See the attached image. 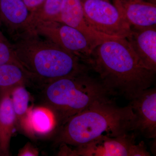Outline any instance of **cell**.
I'll return each mask as SVG.
<instances>
[{
	"instance_id": "1",
	"label": "cell",
	"mask_w": 156,
	"mask_h": 156,
	"mask_svg": "<svg viewBox=\"0 0 156 156\" xmlns=\"http://www.w3.org/2000/svg\"><path fill=\"white\" fill-rule=\"evenodd\" d=\"M89 66L98 74L109 95L129 101L151 88L155 79L156 72L144 65L125 38H112L98 45Z\"/></svg>"
},
{
	"instance_id": "2",
	"label": "cell",
	"mask_w": 156,
	"mask_h": 156,
	"mask_svg": "<svg viewBox=\"0 0 156 156\" xmlns=\"http://www.w3.org/2000/svg\"><path fill=\"white\" fill-rule=\"evenodd\" d=\"M14 37L16 57L33 82L44 85L88 73L89 66L77 56L34 32Z\"/></svg>"
},
{
	"instance_id": "3",
	"label": "cell",
	"mask_w": 156,
	"mask_h": 156,
	"mask_svg": "<svg viewBox=\"0 0 156 156\" xmlns=\"http://www.w3.org/2000/svg\"><path fill=\"white\" fill-rule=\"evenodd\" d=\"M135 116L130 104L119 107L110 99L98 101L71 117L56 131L59 146L74 147L102 135L123 136L134 132Z\"/></svg>"
},
{
	"instance_id": "4",
	"label": "cell",
	"mask_w": 156,
	"mask_h": 156,
	"mask_svg": "<svg viewBox=\"0 0 156 156\" xmlns=\"http://www.w3.org/2000/svg\"><path fill=\"white\" fill-rule=\"evenodd\" d=\"M43 107L53 113L57 129L69 119L98 101L109 99L98 80L88 73L57 79L43 86Z\"/></svg>"
},
{
	"instance_id": "5",
	"label": "cell",
	"mask_w": 156,
	"mask_h": 156,
	"mask_svg": "<svg viewBox=\"0 0 156 156\" xmlns=\"http://www.w3.org/2000/svg\"><path fill=\"white\" fill-rule=\"evenodd\" d=\"M136 134L118 136L102 135L85 144L71 148L59 146L58 155L71 156H149L144 143L136 144Z\"/></svg>"
},
{
	"instance_id": "6",
	"label": "cell",
	"mask_w": 156,
	"mask_h": 156,
	"mask_svg": "<svg viewBox=\"0 0 156 156\" xmlns=\"http://www.w3.org/2000/svg\"><path fill=\"white\" fill-rule=\"evenodd\" d=\"M29 31L49 39L89 66L94 43L78 30L61 22L39 21Z\"/></svg>"
},
{
	"instance_id": "7",
	"label": "cell",
	"mask_w": 156,
	"mask_h": 156,
	"mask_svg": "<svg viewBox=\"0 0 156 156\" xmlns=\"http://www.w3.org/2000/svg\"><path fill=\"white\" fill-rule=\"evenodd\" d=\"M82 1L85 18L93 30L110 37L127 38L130 35L131 26L116 5L107 0Z\"/></svg>"
},
{
	"instance_id": "8",
	"label": "cell",
	"mask_w": 156,
	"mask_h": 156,
	"mask_svg": "<svg viewBox=\"0 0 156 156\" xmlns=\"http://www.w3.org/2000/svg\"><path fill=\"white\" fill-rule=\"evenodd\" d=\"M129 104L135 116L134 132L147 139L156 138V88L145 89Z\"/></svg>"
},
{
	"instance_id": "9",
	"label": "cell",
	"mask_w": 156,
	"mask_h": 156,
	"mask_svg": "<svg viewBox=\"0 0 156 156\" xmlns=\"http://www.w3.org/2000/svg\"><path fill=\"white\" fill-rule=\"evenodd\" d=\"M60 22L78 30L96 46L108 39L116 37L99 33L89 25L84 15L82 0H63Z\"/></svg>"
},
{
	"instance_id": "10",
	"label": "cell",
	"mask_w": 156,
	"mask_h": 156,
	"mask_svg": "<svg viewBox=\"0 0 156 156\" xmlns=\"http://www.w3.org/2000/svg\"><path fill=\"white\" fill-rule=\"evenodd\" d=\"M115 5L122 11L131 27H156L155 4L144 0H115Z\"/></svg>"
},
{
	"instance_id": "11",
	"label": "cell",
	"mask_w": 156,
	"mask_h": 156,
	"mask_svg": "<svg viewBox=\"0 0 156 156\" xmlns=\"http://www.w3.org/2000/svg\"><path fill=\"white\" fill-rule=\"evenodd\" d=\"M131 28V34L126 39L144 65L156 72L155 27Z\"/></svg>"
},
{
	"instance_id": "12",
	"label": "cell",
	"mask_w": 156,
	"mask_h": 156,
	"mask_svg": "<svg viewBox=\"0 0 156 156\" xmlns=\"http://www.w3.org/2000/svg\"><path fill=\"white\" fill-rule=\"evenodd\" d=\"M30 15L23 0H0L1 22L14 37L29 30Z\"/></svg>"
},
{
	"instance_id": "13",
	"label": "cell",
	"mask_w": 156,
	"mask_h": 156,
	"mask_svg": "<svg viewBox=\"0 0 156 156\" xmlns=\"http://www.w3.org/2000/svg\"><path fill=\"white\" fill-rule=\"evenodd\" d=\"M12 89L0 91V156L10 155V142L16 127L11 98Z\"/></svg>"
},
{
	"instance_id": "14",
	"label": "cell",
	"mask_w": 156,
	"mask_h": 156,
	"mask_svg": "<svg viewBox=\"0 0 156 156\" xmlns=\"http://www.w3.org/2000/svg\"><path fill=\"white\" fill-rule=\"evenodd\" d=\"M11 98L16 127L26 136L34 139L36 135L31 124L30 113L32 107L29 106V93L25 87L17 86L11 90Z\"/></svg>"
},
{
	"instance_id": "15",
	"label": "cell",
	"mask_w": 156,
	"mask_h": 156,
	"mask_svg": "<svg viewBox=\"0 0 156 156\" xmlns=\"http://www.w3.org/2000/svg\"><path fill=\"white\" fill-rule=\"evenodd\" d=\"M31 82L30 76L21 66L13 63L0 65V91L17 86L29 87Z\"/></svg>"
},
{
	"instance_id": "16",
	"label": "cell",
	"mask_w": 156,
	"mask_h": 156,
	"mask_svg": "<svg viewBox=\"0 0 156 156\" xmlns=\"http://www.w3.org/2000/svg\"><path fill=\"white\" fill-rule=\"evenodd\" d=\"M30 122L35 135H46L53 130H57V124L54 115L51 111L44 107L32 108Z\"/></svg>"
},
{
	"instance_id": "17",
	"label": "cell",
	"mask_w": 156,
	"mask_h": 156,
	"mask_svg": "<svg viewBox=\"0 0 156 156\" xmlns=\"http://www.w3.org/2000/svg\"><path fill=\"white\" fill-rule=\"evenodd\" d=\"M63 0H45L37 9L31 12L30 30L34 24L39 21L60 22V13Z\"/></svg>"
},
{
	"instance_id": "18",
	"label": "cell",
	"mask_w": 156,
	"mask_h": 156,
	"mask_svg": "<svg viewBox=\"0 0 156 156\" xmlns=\"http://www.w3.org/2000/svg\"><path fill=\"white\" fill-rule=\"evenodd\" d=\"M6 63H13L23 68L16 57L13 45L0 30V65Z\"/></svg>"
},
{
	"instance_id": "19",
	"label": "cell",
	"mask_w": 156,
	"mask_h": 156,
	"mask_svg": "<svg viewBox=\"0 0 156 156\" xmlns=\"http://www.w3.org/2000/svg\"><path fill=\"white\" fill-rule=\"evenodd\" d=\"M39 155L38 150L30 142H28L19 151L17 156H37Z\"/></svg>"
},
{
	"instance_id": "20",
	"label": "cell",
	"mask_w": 156,
	"mask_h": 156,
	"mask_svg": "<svg viewBox=\"0 0 156 156\" xmlns=\"http://www.w3.org/2000/svg\"><path fill=\"white\" fill-rule=\"evenodd\" d=\"M45 0H23L30 12L37 9L44 2Z\"/></svg>"
},
{
	"instance_id": "21",
	"label": "cell",
	"mask_w": 156,
	"mask_h": 156,
	"mask_svg": "<svg viewBox=\"0 0 156 156\" xmlns=\"http://www.w3.org/2000/svg\"><path fill=\"white\" fill-rule=\"evenodd\" d=\"M1 24H2V22H1V18H0V26H1Z\"/></svg>"
},
{
	"instance_id": "22",
	"label": "cell",
	"mask_w": 156,
	"mask_h": 156,
	"mask_svg": "<svg viewBox=\"0 0 156 156\" xmlns=\"http://www.w3.org/2000/svg\"><path fill=\"white\" fill-rule=\"evenodd\" d=\"M107 1H108V0H107Z\"/></svg>"
}]
</instances>
